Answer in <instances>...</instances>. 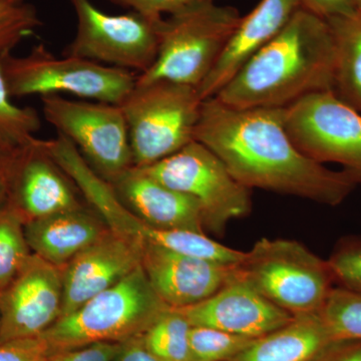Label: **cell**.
<instances>
[{
    "label": "cell",
    "mask_w": 361,
    "mask_h": 361,
    "mask_svg": "<svg viewBox=\"0 0 361 361\" xmlns=\"http://www.w3.org/2000/svg\"><path fill=\"white\" fill-rule=\"evenodd\" d=\"M195 140L251 190L337 206L357 186L348 173L330 170L297 148L287 132L284 109L233 108L210 97L202 104Z\"/></svg>",
    "instance_id": "obj_1"
},
{
    "label": "cell",
    "mask_w": 361,
    "mask_h": 361,
    "mask_svg": "<svg viewBox=\"0 0 361 361\" xmlns=\"http://www.w3.org/2000/svg\"><path fill=\"white\" fill-rule=\"evenodd\" d=\"M336 51L326 20L301 7L216 94L238 109H284L302 97L334 90Z\"/></svg>",
    "instance_id": "obj_2"
},
{
    "label": "cell",
    "mask_w": 361,
    "mask_h": 361,
    "mask_svg": "<svg viewBox=\"0 0 361 361\" xmlns=\"http://www.w3.org/2000/svg\"><path fill=\"white\" fill-rule=\"evenodd\" d=\"M149 283L142 265L40 334L52 353L96 342L121 343L145 334L170 310Z\"/></svg>",
    "instance_id": "obj_3"
},
{
    "label": "cell",
    "mask_w": 361,
    "mask_h": 361,
    "mask_svg": "<svg viewBox=\"0 0 361 361\" xmlns=\"http://www.w3.org/2000/svg\"><path fill=\"white\" fill-rule=\"evenodd\" d=\"M241 18L235 7L215 1L201 2L164 18L155 63L137 75V82L170 80L199 89Z\"/></svg>",
    "instance_id": "obj_4"
},
{
    "label": "cell",
    "mask_w": 361,
    "mask_h": 361,
    "mask_svg": "<svg viewBox=\"0 0 361 361\" xmlns=\"http://www.w3.org/2000/svg\"><path fill=\"white\" fill-rule=\"evenodd\" d=\"M202 99L197 87L153 80L137 82L120 104L129 129L134 167L154 165L195 141Z\"/></svg>",
    "instance_id": "obj_5"
},
{
    "label": "cell",
    "mask_w": 361,
    "mask_h": 361,
    "mask_svg": "<svg viewBox=\"0 0 361 361\" xmlns=\"http://www.w3.org/2000/svg\"><path fill=\"white\" fill-rule=\"evenodd\" d=\"M11 97L61 96V94L121 104L132 92L137 73L75 56H58L44 44L28 54L7 56L0 63Z\"/></svg>",
    "instance_id": "obj_6"
},
{
    "label": "cell",
    "mask_w": 361,
    "mask_h": 361,
    "mask_svg": "<svg viewBox=\"0 0 361 361\" xmlns=\"http://www.w3.org/2000/svg\"><path fill=\"white\" fill-rule=\"evenodd\" d=\"M237 271L259 293L293 316L319 312L334 288L327 260L293 240H258Z\"/></svg>",
    "instance_id": "obj_7"
},
{
    "label": "cell",
    "mask_w": 361,
    "mask_h": 361,
    "mask_svg": "<svg viewBox=\"0 0 361 361\" xmlns=\"http://www.w3.org/2000/svg\"><path fill=\"white\" fill-rule=\"evenodd\" d=\"M200 206L204 229L222 236L231 221L252 210L251 189L238 182L212 151L195 141L174 155L140 168Z\"/></svg>",
    "instance_id": "obj_8"
},
{
    "label": "cell",
    "mask_w": 361,
    "mask_h": 361,
    "mask_svg": "<svg viewBox=\"0 0 361 361\" xmlns=\"http://www.w3.org/2000/svg\"><path fill=\"white\" fill-rule=\"evenodd\" d=\"M77 30L65 56L89 59L101 65L146 73L155 63L164 18L130 11L113 16L97 8L90 0H70Z\"/></svg>",
    "instance_id": "obj_9"
},
{
    "label": "cell",
    "mask_w": 361,
    "mask_h": 361,
    "mask_svg": "<svg viewBox=\"0 0 361 361\" xmlns=\"http://www.w3.org/2000/svg\"><path fill=\"white\" fill-rule=\"evenodd\" d=\"M40 99L47 122L77 148L99 177L111 183L134 167L129 129L120 104L61 96Z\"/></svg>",
    "instance_id": "obj_10"
},
{
    "label": "cell",
    "mask_w": 361,
    "mask_h": 361,
    "mask_svg": "<svg viewBox=\"0 0 361 361\" xmlns=\"http://www.w3.org/2000/svg\"><path fill=\"white\" fill-rule=\"evenodd\" d=\"M287 132L317 163H336L361 186V111L334 90L313 92L284 108Z\"/></svg>",
    "instance_id": "obj_11"
},
{
    "label": "cell",
    "mask_w": 361,
    "mask_h": 361,
    "mask_svg": "<svg viewBox=\"0 0 361 361\" xmlns=\"http://www.w3.org/2000/svg\"><path fill=\"white\" fill-rule=\"evenodd\" d=\"M77 185L54 161L44 140L32 137L11 149L8 205L23 223L85 204Z\"/></svg>",
    "instance_id": "obj_12"
},
{
    "label": "cell",
    "mask_w": 361,
    "mask_h": 361,
    "mask_svg": "<svg viewBox=\"0 0 361 361\" xmlns=\"http://www.w3.org/2000/svg\"><path fill=\"white\" fill-rule=\"evenodd\" d=\"M1 297L0 343L39 336L58 322L63 308L61 268L32 254Z\"/></svg>",
    "instance_id": "obj_13"
},
{
    "label": "cell",
    "mask_w": 361,
    "mask_h": 361,
    "mask_svg": "<svg viewBox=\"0 0 361 361\" xmlns=\"http://www.w3.org/2000/svg\"><path fill=\"white\" fill-rule=\"evenodd\" d=\"M177 310L191 326L211 327L250 338L266 336L294 318L259 293L239 274L237 267L212 296Z\"/></svg>",
    "instance_id": "obj_14"
},
{
    "label": "cell",
    "mask_w": 361,
    "mask_h": 361,
    "mask_svg": "<svg viewBox=\"0 0 361 361\" xmlns=\"http://www.w3.org/2000/svg\"><path fill=\"white\" fill-rule=\"evenodd\" d=\"M141 265L156 293L169 307L202 302L229 280L235 268L191 257L161 246L140 249Z\"/></svg>",
    "instance_id": "obj_15"
},
{
    "label": "cell",
    "mask_w": 361,
    "mask_h": 361,
    "mask_svg": "<svg viewBox=\"0 0 361 361\" xmlns=\"http://www.w3.org/2000/svg\"><path fill=\"white\" fill-rule=\"evenodd\" d=\"M140 265V251L113 232H109L61 268V317L70 314L92 297L118 283Z\"/></svg>",
    "instance_id": "obj_16"
},
{
    "label": "cell",
    "mask_w": 361,
    "mask_h": 361,
    "mask_svg": "<svg viewBox=\"0 0 361 361\" xmlns=\"http://www.w3.org/2000/svg\"><path fill=\"white\" fill-rule=\"evenodd\" d=\"M302 7L301 0H261L241 18L210 75L199 87L202 99L214 97Z\"/></svg>",
    "instance_id": "obj_17"
},
{
    "label": "cell",
    "mask_w": 361,
    "mask_h": 361,
    "mask_svg": "<svg viewBox=\"0 0 361 361\" xmlns=\"http://www.w3.org/2000/svg\"><path fill=\"white\" fill-rule=\"evenodd\" d=\"M110 185L125 206L152 227L205 233L198 203L142 169H129Z\"/></svg>",
    "instance_id": "obj_18"
},
{
    "label": "cell",
    "mask_w": 361,
    "mask_h": 361,
    "mask_svg": "<svg viewBox=\"0 0 361 361\" xmlns=\"http://www.w3.org/2000/svg\"><path fill=\"white\" fill-rule=\"evenodd\" d=\"M110 231L89 204L25 223V238L32 253L59 268Z\"/></svg>",
    "instance_id": "obj_19"
},
{
    "label": "cell",
    "mask_w": 361,
    "mask_h": 361,
    "mask_svg": "<svg viewBox=\"0 0 361 361\" xmlns=\"http://www.w3.org/2000/svg\"><path fill=\"white\" fill-rule=\"evenodd\" d=\"M332 341L319 312L297 315L229 361H310Z\"/></svg>",
    "instance_id": "obj_20"
},
{
    "label": "cell",
    "mask_w": 361,
    "mask_h": 361,
    "mask_svg": "<svg viewBox=\"0 0 361 361\" xmlns=\"http://www.w3.org/2000/svg\"><path fill=\"white\" fill-rule=\"evenodd\" d=\"M326 21L336 42L334 92L361 111V13L353 18Z\"/></svg>",
    "instance_id": "obj_21"
},
{
    "label": "cell",
    "mask_w": 361,
    "mask_h": 361,
    "mask_svg": "<svg viewBox=\"0 0 361 361\" xmlns=\"http://www.w3.org/2000/svg\"><path fill=\"white\" fill-rule=\"evenodd\" d=\"M191 324L175 308L163 313L142 334L145 345L159 361H189Z\"/></svg>",
    "instance_id": "obj_22"
},
{
    "label": "cell",
    "mask_w": 361,
    "mask_h": 361,
    "mask_svg": "<svg viewBox=\"0 0 361 361\" xmlns=\"http://www.w3.org/2000/svg\"><path fill=\"white\" fill-rule=\"evenodd\" d=\"M32 255L25 223L9 205L0 209V292L11 283Z\"/></svg>",
    "instance_id": "obj_23"
},
{
    "label": "cell",
    "mask_w": 361,
    "mask_h": 361,
    "mask_svg": "<svg viewBox=\"0 0 361 361\" xmlns=\"http://www.w3.org/2000/svg\"><path fill=\"white\" fill-rule=\"evenodd\" d=\"M319 315L334 341L361 339V293L334 287Z\"/></svg>",
    "instance_id": "obj_24"
},
{
    "label": "cell",
    "mask_w": 361,
    "mask_h": 361,
    "mask_svg": "<svg viewBox=\"0 0 361 361\" xmlns=\"http://www.w3.org/2000/svg\"><path fill=\"white\" fill-rule=\"evenodd\" d=\"M39 113L30 106H18L11 102L0 68V145L14 148L35 137L40 130Z\"/></svg>",
    "instance_id": "obj_25"
},
{
    "label": "cell",
    "mask_w": 361,
    "mask_h": 361,
    "mask_svg": "<svg viewBox=\"0 0 361 361\" xmlns=\"http://www.w3.org/2000/svg\"><path fill=\"white\" fill-rule=\"evenodd\" d=\"M255 339L211 327L191 326L189 361H229Z\"/></svg>",
    "instance_id": "obj_26"
},
{
    "label": "cell",
    "mask_w": 361,
    "mask_h": 361,
    "mask_svg": "<svg viewBox=\"0 0 361 361\" xmlns=\"http://www.w3.org/2000/svg\"><path fill=\"white\" fill-rule=\"evenodd\" d=\"M42 25L39 13L32 4L0 0V63Z\"/></svg>",
    "instance_id": "obj_27"
},
{
    "label": "cell",
    "mask_w": 361,
    "mask_h": 361,
    "mask_svg": "<svg viewBox=\"0 0 361 361\" xmlns=\"http://www.w3.org/2000/svg\"><path fill=\"white\" fill-rule=\"evenodd\" d=\"M327 262L337 287L361 293V237L341 240Z\"/></svg>",
    "instance_id": "obj_28"
},
{
    "label": "cell",
    "mask_w": 361,
    "mask_h": 361,
    "mask_svg": "<svg viewBox=\"0 0 361 361\" xmlns=\"http://www.w3.org/2000/svg\"><path fill=\"white\" fill-rule=\"evenodd\" d=\"M51 353L42 336L0 343V361H47Z\"/></svg>",
    "instance_id": "obj_29"
},
{
    "label": "cell",
    "mask_w": 361,
    "mask_h": 361,
    "mask_svg": "<svg viewBox=\"0 0 361 361\" xmlns=\"http://www.w3.org/2000/svg\"><path fill=\"white\" fill-rule=\"evenodd\" d=\"M109 1L145 16L164 18V14L172 16L195 4L205 1H215V0H109Z\"/></svg>",
    "instance_id": "obj_30"
},
{
    "label": "cell",
    "mask_w": 361,
    "mask_h": 361,
    "mask_svg": "<svg viewBox=\"0 0 361 361\" xmlns=\"http://www.w3.org/2000/svg\"><path fill=\"white\" fill-rule=\"evenodd\" d=\"M120 344L96 342L82 348L51 353L47 361H113Z\"/></svg>",
    "instance_id": "obj_31"
},
{
    "label": "cell",
    "mask_w": 361,
    "mask_h": 361,
    "mask_svg": "<svg viewBox=\"0 0 361 361\" xmlns=\"http://www.w3.org/2000/svg\"><path fill=\"white\" fill-rule=\"evenodd\" d=\"M301 4L325 20L353 18L360 13L355 0H301Z\"/></svg>",
    "instance_id": "obj_32"
},
{
    "label": "cell",
    "mask_w": 361,
    "mask_h": 361,
    "mask_svg": "<svg viewBox=\"0 0 361 361\" xmlns=\"http://www.w3.org/2000/svg\"><path fill=\"white\" fill-rule=\"evenodd\" d=\"M310 361H361V339L332 341Z\"/></svg>",
    "instance_id": "obj_33"
},
{
    "label": "cell",
    "mask_w": 361,
    "mask_h": 361,
    "mask_svg": "<svg viewBox=\"0 0 361 361\" xmlns=\"http://www.w3.org/2000/svg\"><path fill=\"white\" fill-rule=\"evenodd\" d=\"M142 334L121 342L113 361H159L147 349Z\"/></svg>",
    "instance_id": "obj_34"
},
{
    "label": "cell",
    "mask_w": 361,
    "mask_h": 361,
    "mask_svg": "<svg viewBox=\"0 0 361 361\" xmlns=\"http://www.w3.org/2000/svg\"><path fill=\"white\" fill-rule=\"evenodd\" d=\"M13 149L0 145V209L8 205L9 164Z\"/></svg>",
    "instance_id": "obj_35"
},
{
    "label": "cell",
    "mask_w": 361,
    "mask_h": 361,
    "mask_svg": "<svg viewBox=\"0 0 361 361\" xmlns=\"http://www.w3.org/2000/svg\"><path fill=\"white\" fill-rule=\"evenodd\" d=\"M1 320H2L1 297H0V330H1Z\"/></svg>",
    "instance_id": "obj_36"
},
{
    "label": "cell",
    "mask_w": 361,
    "mask_h": 361,
    "mask_svg": "<svg viewBox=\"0 0 361 361\" xmlns=\"http://www.w3.org/2000/svg\"><path fill=\"white\" fill-rule=\"evenodd\" d=\"M4 1L13 2V4H21V2H25V0H4Z\"/></svg>",
    "instance_id": "obj_37"
},
{
    "label": "cell",
    "mask_w": 361,
    "mask_h": 361,
    "mask_svg": "<svg viewBox=\"0 0 361 361\" xmlns=\"http://www.w3.org/2000/svg\"><path fill=\"white\" fill-rule=\"evenodd\" d=\"M356 4H357L358 9L361 13V0H355Z\"/></svg>",
    "instance_id": "obj_38"
}]
</instances>
